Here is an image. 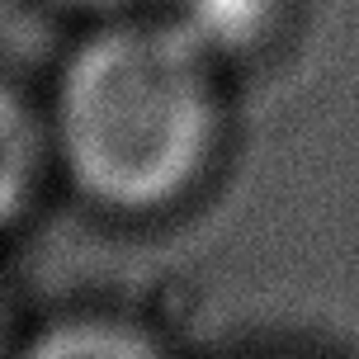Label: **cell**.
Masks as SVG:
<instances>
[{"label": "cell", "mask_w": 359, "mask_h": 359, "mask_svg": "<svg viewBox=\"0 0 359 359\" xmlns=\"http://www.w3.org/2000/svg\"><path fill=\"white\" fill-rule=\"evenodd\" d=\"M217 67L175 15H114L86 34L48 104L67 184L109 217L180 208L222 151Z\"/></svg>", "instance_id": "cell-1"}, {"label": "cell", "mask_w": 359, "mask_h": 359, "mask_svg": "<svg viewBox=\"0 0 359 359\" xmlns=\"http://www.w3.org/2000/svg\"><path fill=\"white\" fill-rule=\"evenodd\" d=\"M10 359H170V350L128 312H67L19 336Z\"/></svg>", "instance_id": "cell-2"}, {"label": "cell", "mask_w": 359, "mask_h": 359, "mask_svg": "<svg viewBox=\"0 0 359 359\" xmlns=\"http://www.w3.org/2000/svg\"><path fill=\"white\" fill-rule=\"evenodd\" d=\"M48 170H57L48 109L29 104L10 81H0V236L29 217Z\"/></svg>", "instance_id": "cell-3"}, {"label": "cell", "mask_w": 359, "mask_h": 359, "mask_svg": "<svg viewBox=\"0 0 359 359\" xmlns=\"http://www.w3.org/2000/svg\"><path fill=\"white\" fill-rule=\"evenodd\" d=\"M284 0H170V15L217 57H241L265 48L269 34L279 29Z\"/></svg>", "instance_id": "cell-4"}, {"label": "cell", "mask_w": 359, "mask_h": 359, "mask_svg": "<svg viewBox=\"0 0 359 359\" xmlns=\"http://www.w3.org/2000/svg\"><path fill=\"white\" fill-rule=\"evenodd\" d=\"M57 5H72V10H86V15H137V10H151V5H170V0H57Z\"/></svg>", "instance_id": "cell-5"}, {"label": "cell", "mask_w": 359, "mask_h": 359, "mask_svg": "<svg viewBox=\"0 0 359 359\" xmlns=\"http://www.w3.org/2000/svg\"><path fill=\"white\" fill-rule=\"evenodd\" d=\"M15 312H10V293H5V284H0V359H10V350H15Z\"/></svg>", "instance_id": "cell-6"}, {"label": "cell", "mask_w": 359, "mask_h": 359, "mask_svg": "<svg viewBox=\"0 0 359 359\" xmlns=\"http://www.w3.org/2000/svg\"><path fill=\"white\" fill-rule=\"evenodd\" d=\"M260 359H298V355H260Z\"/></svg>", "instance_id": "cell-7"}]
</instances>
